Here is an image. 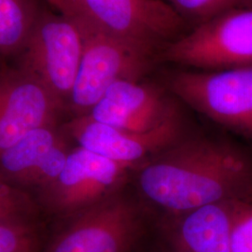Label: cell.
I'll list each match as a JSON object with an SVG mask.
<instances>
[{"label":"cell","instance_id":"1","mask_svg":"<svg viewBox=\"0 0 252 252\" xmlns=\"http://www.w3.org/2000/svg\"><path fill=\"white\" fill-rule=\"evenodd\" d=\"M138 175L145 196L173 214L252 200V161L231 145L179 139L155 154Z\"/></svg>","mask_w":252,"mask_h":252},{"label":"cell","instance_id":"2","mask_svg":"<svg viewBox=\"0 0 252 252\" xmlns=\"http://www.w3.org/2000/svg\"><path fill=\"white\" fill-rule=\"evenodd\" d=\"M62 13L75 21L82 38L81 64L67 103L78 117L88 114L113 83L138 81L152 52L98 27L76 5Z\"/></svg>","mask_w":252,"mask_h":252},{"label":"cell","instance_id":"3","mask_svg":"<svg viewBox=\"0 0 252 252\" xmlns=\"http://www.w3.org/2000/svg\"><path fill=\"white\" fill-rule=\"evenodd\" d=\"M82 38L70 16L42 10L17 67L40 81L62 106L68 103L81 64Z\"/></svg>","mask_w":252,"mask_h":252},{"label":"cell","instance_id":"4","mask_svg":"<svg viewBox=\"0 0 252 252\" xmlns=\"http://www.w3.org/2000/svg\"><path fill=\"white\" fill-rule=\"evenodd\" d=\"M164 56L174 63L217 71L252 65V7L199 24L172 42Z\"/></svg>","mask_w":252,"mask_h":252},{"label":"cell","instance_id":"5","mask_svg":"<svg viewBox=\"0 0 252 252\" xmlns=\"http://www.w3.org/2000/svg\"><path fill=\"white\" fill-rule=\"evenodd\" d=\"M191 108L252 139V65L216 72H180L170 81Z\"/></svg>","mask_w":252,"mask_h":252},{"label":"cell","instance_id":"6","mask_svg":"<svg viewBox=\"0 0 252 252\" xmlns=\"http://www.w3.org/2000/svg\"><path fill=\"white\" fill-rule=\"evenodd\" d=\"M130 168L79 146L57 179L41 189L42 202L53 213L72 218L117 194Z\"/></svg>","mask_w":252,"mask_h":252},{"label":"cell","instance_id":"7","mask_svg":"<svg viewBox=\"0 0 252 252\" xmlns=\"http://www.w3.org/2000/svg\"><path fill=\"white\" fill-rule=\"evenodd\" d=\"M138 225L135 207L117 193L72 217L45 252H128Z\"/></svg>","mask_w":252,"mask_h":252},{"label":"cell","instance_id":"8","mask_svg":"<svg viewBox=\"0 0 252 252\" xmlns=\"http://www.w3.org/2000/svg\"><path fill=\"white\" fill-rule=\"evenodd\" d=\"M98 27L153 52L178 32L183 18L163 0H77Z\"/></svg>","mask_w":252,"mask_h":252},{"label":"cell","instance_id":"9","mask_svg":"<svg viewBox=\"0 0 252 252\" xmlns=\"http://www.w3.org/2000/svg\"><path fill=\"white\" fill-rule=\"evenodd\" d=\"M66 127L81 148L130 167L177 142L181 129L175 108L161 124L144 132L108 126L88 115L73 119Z\"/></svg>","mask_w":252,"mask_h":252},{"label":"cell","instance_id":"10","mask_svg":"<svg viewBox=\"0 0 252 252\" xmlns=\"http://www.w3.org/2000/svg\"><path fill=\"white\" fill-rule=\"evenodd\" d=\"M61 103L27 71L3 69L0 78V153L28 133L55 126Z\"/></svg>","mask_w":252,"mask_h":252},{"label":"cell","instance_id":"11","mask_svg":"<svg viewBox=\"0 0 252 252\" xmlns=\"http://www.w3.org/2000/svg\"><path fill=\"white\" fill-rule=\"evenodd\" d=\"M68 153L55 126L41 127L0 153V174L10 182L44 189L62 172Z\"/></svg>","mask_w":252,"mask_h":252},{"label":"cell","instance_id":"12","mask_svg":"<svg viewBox=\"0 0 252 252\" xmlns=\"http://www.w3.org/2000/svg\"><path fill=\"white\" fill-rule=\"evenodd\" d=\"M173 108L156 87L123 80L113 83L86 115L116 128L144 132L161 124Z\"/></svg>","mask_w":252,"mask_h":252},{"label":"cell","instance_id":"13","mask_svg":"<svg viewBox=\"0 0 252 252\" xmlns=\"http://www.w3.org/2000/svg\"><path fill=\"white\" fill-rule=\"evenodd\" d=\"M173 252H232L229 202L182 215L171 235Z\"/></svg>","mask_w":252,"mask_h":252},{"label":"cell","instance_id":"14","mask_svg":"<svg viewBox=\"0 0 252 252\" xmlns=\"http://www.w3.org/2000/svg\"><path fill=\"white\" fill-rule=\"evenodd\" d=\"M43 8L37 0H0V60H17Z\"/></svg>","mask_w":252,"mask_h":252},{"label":"cell","instance_id":"15","mask_svg":"<svg viewBox=\"0 0 252 252\" xmlns=\"http://www.w3.org/2000/svg\"><path fill=\"white\" fill-rule=\"evenodd\" d=\"M168 3L182 18L199 24L233 9L252 7V0H168Z\"/></svg>","mask_w":252,"mask_h":252},{"label":"cell","instance_id":"16","mask_svg":"<svg viewBox=\"0 0 252 252\" xmlns=\"http://www.w3.org/2000/svg\"><path fill=\"white\" fill-rule=\"evenodd\" d=\"M232 252H252V200L229 202Z\"/></svg>","mask_w":252,"mask_h":252},{"label":"cell","instance_id":"17","mask_svg":"<svg viewBox=\"0 0 252 252\" xmlns=\"http://www.w3.org/2000/svg\"><path fill=\"white\" fill-rule=\"evenodd\" d=\"M32 212L29 196L0 174V222L28 221Z\"/></svg>","mask_w":252,"mask_h":252},{"label":"cell","instance_id":"18","mask_svg":"<svg viewBox=\"0 0 252 252\" xmlns=\"http://www.w3.org/2000/svg\"><path fill=\"white\" fill-rule=\"evenodd\" d=\"M37 252V236L29 221L0 222V252Z\"/></svg>","mask_w":252,"mask_h":252},{"label":"cell","instance_id":"19","mask_svg":"<svg viewBox=\"0 0 252 252\" xmlns=\"http://www.w3.org/2000/svg\"><path fill=\"white\" fill-rule=\"evenodd\" d=\"M58 11L63 12L77 3V0H49Z\"/></svg>","mask_w":252,"mask_h":252},{"label":"cell","instance_id":"20","mask_svg":"<svg viewBox=\"0 0 252 252\" xmlns=\"http://www.w3.org/2000/svg\"><path fill=\"white\" fill-rule=\"evenodd\" d=\"M1 74H2V70L0 69V78H1Z\"/></svg>","mask_w":252,"mask_h":252}]
</instances>
